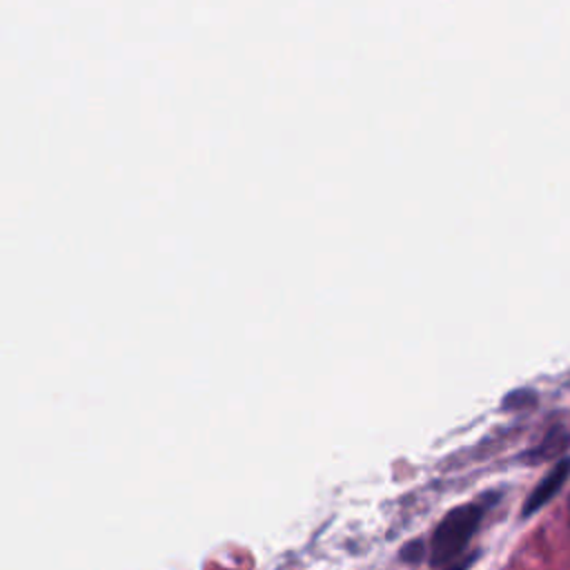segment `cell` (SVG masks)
Here are the masks:
<instances>
[{"instance_id": "277c9868", "label": "cell", "mask_w": 570, "mask_h": 570, "mask_svg": "<svg viewBox=\"0 0 570 570\" xmlns=\"http://www.w3.org/2000/svg\"><path fill=\"white\" fill-rule=\"evenodd\" d=\"M476 552H472V554H465V557H461V559H456L454 563H448V566H443V568H436V570H468L474 561H476Z\"/></svg>"}, {"instance_id": "6da1fadb", "label": "cell", "mask_w": 570, "mask_h": 570, "mask_svg": "<svg viewBox=\"0 0 570 570\" xmlns=\"http://www.w3.org/2000/svg\"><path fill=\"white\" fill-rule=\"evenodd\" d=\"M485 514L483 501H470L450 510L434 528L428 543V561L432 568H443L463 557L465 546L474 537Z\"/></svg>"}, {"instance_id": "7a4b0ae2", "label": "cell", "mask_w": 570, "mask_h": 570, "mask_svg": "<svg viewBox=\"0 0 570 570\" xmlns=\"http://www.w3.org/2000/svg\"><path fill=\"white\" fill-rule=\"evenodd\" d=\"M570 476V459H557V463L548 470V474L537 483V488L528 494L523 508H521V517H530L534 514L539 508H543L566 483V479Z\"/></svg>"}, {"instance_id": "3957f363", "label": "cell", "mask_w": 570, "mask_h": 570, "mask_svg": "<svg viewBox=\"0 0 570 570\" xmlns=\"http://www.w3.org/2000/svg\"><path fill=\"white\" fill-rule=\"evenodd\" d=\"M570 445V432L563 425H554L543 439L541 443L528 454L530 461L539 463V461H548V459H563L561 454L568 450Z\"/></svg>"}]
</instances>
